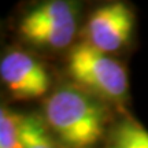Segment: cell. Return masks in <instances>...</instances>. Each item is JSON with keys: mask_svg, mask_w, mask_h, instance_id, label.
Segmentation results:
<instances>
[{"mask_svg": "<svg viewBox=\"0 0 148 148\" xmlns=\"http://www.w3.org/2000/svg\"><path fill=\"white\" fill-rule=\"evenodd\" d=\"M0 77L15 99H36L49 86V75L38 60L25 52H10L0 62Z\"/></svg>", "mask_w": 148, "mask_h": 148, "instance_id": "cell-4", "label": "cell"}, {"mask_svg": "<svg viewBox=\"0 0 148 148\" xmlns=\"http://www.w3.org/2000/svg\"><path fill=\"white\" fill-rule=\"evenodd\" d=\"M112 148H148V130L137 122H122L114 133Z\"/></svg>", "mask_w": 148, "mask_h": 148, "instance_id": "cell-8", "label": "cell"}, {"mask_svg": "<svg viewBox=\"0 0 148 148\" xmlns=\"http://www.w3.org/2000/svg\"><path fill=\"white\" fill-rule=\"evenodd\" d=\"M21 148H56L41 118L36 115L22 116Z\"/></svg>", "mask_w": 148, "mask_h": 148, "instance_id": "cell-7", "label": "cell"}, {"mask_svg": "<svg viewBox=\"0 0 148 148\" xmlns=\"http://www.w3.org/2000/svg\"><path fill=\"white\" fill-rule=\"evenodd\" d=\"M22 116L10 108H0V148H21Z\"/></svg>", "mask_w": 148, "mask_h": 148, "instance_id": "cell-9", "label": "cell"}, {"mask_svg": "<svg viewBox=\"0 0 148 148\" xmlns=\"http://www.w3.org/2000/svg\"><path fill=\"white\" fill-rule=\"evenodd\" d=\"M134 15L129 5L110 3L96 8L85 26L86 42L103 52L118 51L130 38Z\"/></svg>", "mask_w": 148, "mask_h": 148, "instance_id": "cell-3", "label": "cell"}, {"mask_svg": "<svg viewBox=\"0 0 148 148\" xmlns=\"http://www.w3.org/2000/svg\"><path fill=\"white\" fill-rule=\"evenodd\" d=\"M44 115L56 136L74 148L95 144L100 138L106 119L103 107L74 86L55 90L45 103Z\"/></svg>", "mask_w": 148, "mask_h": 148, "instance_id": "cell-1", "label": "cell"}, {"mask_svg": "<svg viewBox=\"0 0 148 148\" xmlns=\"http://www.w3.org/2000/svg\"><path fill=\"white\" fill-rule=\"evenodd\" d=\"M69 73L78 84L110 100H123L127 93V75L119 62L88 42L71 48Z\"/></svg>", "mask_w": 148, "mask_h": 148, "instance_id": "cell-2", "label": "cell"}, {"mask_svg": "<svg viewBox=\"0 0 148 148\" xmlns=\"http://www.w3.org/2000/svg\"><path fill=\"white\" fill-rule=\"evenodd\" d=\"M77 8L73 3L63 0H51L37 5L23 16L25 23H48V22L75 21Z\"/></svg>", "mask_w": 148, "mask_h": 148, "instance_id": "cell-6", "label": "cell"}, {"mask_svg": "<svg viewBox=\"0 0 148 148\" xmlns=\"http://www.w3.org/2000/svg\"><path fill=\"white\" fill-rule=\"evenodd\" d=\"M77 30V22H48V23H25L21 22L19 32L25 40L34 44L52 48L66 47L71 42Z\"/></svg>", "mask_w": 148, "mask_h": 148, "instance_id": "cell-5", "label": "cell"}]
</instances>
